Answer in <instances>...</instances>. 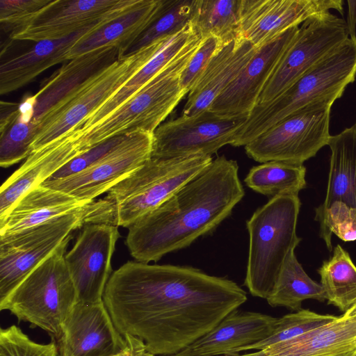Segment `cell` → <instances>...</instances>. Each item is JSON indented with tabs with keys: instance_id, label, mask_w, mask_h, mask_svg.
Instances as JSON below:
<instances>
[{
	"instance_id": "6da1fadb",
	"label": "cell",
	"mask_w": 356,
	"mask_h": 356,
	"mask_svg": "<svg viewBox=\"0 0 356 356\" xmlns=\"http://www.w3.org/2000/svg\"><path fill=\"white\" fill-rule=\"evenodd\" d=\"M234 281L190 266L129 261L112 273L103 301L122 335L154 355L176 354L247 301Z\"/></svg>"
},
{
	"instance_id": "7a4b0ae2",
	"label": "cell",
	"mask_w": 356,
	"mask_h": 356,
	"mask_svg": "<svg viewBox=\"0 0 356 356\" xmlns=\"http://www.w3.org/2000/svg\"><path fill=\"white\" fill-rule=\"evenodd\" d=\"M244 195L237 162L217 157L128 227L125 244L131 256L149 263L189 246L215 229Z\"/></svg>"
},
{
	"instance_id": "3957f363",
	"label": "cell",
	"mask_w": 356,
	"mask_h": 356,
	"mask_svg": "<svg viewBox=\"0 0 356 356\" xmlns=\"http://www.w3.org/2000/svg\"><path fill=\"white\" fill-rule=\"evenodd\" d=\"M213 161L211 156L152 158L83 208V225L129 227L154 209Z\"/></svg>"
},
{
	"instance_id": "277c9868",
	"label": "cell",
	"mask_w": 356,
	"mask_h": 356,
	"mask_svg": "<svg viewBox=\"0 0 356 356\" xmlns=\"http://www.w3.org/2000/svg\"><path fill=\"white\" fill-rule=\"evenodd\" d=\"M356 79V39L340 47L311 68L272 101L257 104L231 145L245 146L282 120L294 114L332 107Z\"/></svg>"
},
{
	"instance_id": "5b68a950",
	"label": "cell",
	"mask_w": 356,
	"mask_h": 356,
	"mask_svg": "<svg viewBox=\"0 0 356 356\" xmlns=\"http://www.w3.org/2000/svg\"><path fill=\"white\" fill-rule=\"evenodd\" d=\"M300 205L298 194L277 195L247 221L249 251L244 286L252 296L267 298L287 256L300 242L296 234Z\"/></svg>"
},
{
	"instance_id": "8992f818",
	"label": "cell",
	"mask_w": 356,
	"mask_h": 356,
	"mask_svg": "<svg viewBox=\"0 0 356 356\" xmlns=\"http://www.w3.org/2000/svg\"><path fill=\"white\" fill-rule=\"evenodd\" d=\"M199 44L174 60L93 127L67 134L85 152L105 140L135 131L154 134L187 94L181 86L180 74Z\"/></svg>"
},
{
	"instance_id": "52a82bcc",
	"label": "cell",
	"mask_w": 356,
	"mask_h": 356,
	"mask_svg": "<svg viewBox=\"0 0 356 356\" xmlns=\"http://www.w3.org/2000/svg\"><path fill=\"white\" fill-rule=\"evenodd\" d=\"M70 234L58 248L5 298L0 309L19 321L47 332L53 340L61 336L63 325L77 302L76 289L65 261Z\"/></svg>"
},
{
	"instance_id": "ba28073f",
	"label": "cell",
	"mask_w": 356,
	"mask_h": 356,
	"mask_svg": "<svg viewBox=\"0 0 356 356\" xmlns=\"http://www.w3.org/2000/svg\"><path fill=\"white\" fill-rule=\"evenodd\" d=\"M169 38L120 56L66 96L40 119L31 152L74 129L130 80Z\"/></svg>"
},
{
	"instance_id": "9c48e42d",
	"label": "cell",
	"mask_w": 356,
	"mask_h": 356,
	"mask_svg": "<svg viewBox=\"0 0 356 356\" xmlns=\"http://www.w3.org/2000/svg\"><path fill=\"white\" fill-rule=\"evenodd\" d=\"M327 193L316 209L320 236L331 251L334 234L345 242L356 240V129H345L332 136Z\"/></svg>"
},
{
	"instance_id": "30bf717a",
	"label": "cell",
	"mask_w": 356,
	"mask_h": 356,
	"mask_svg": "<svg viewBox=\"0 0 356 356\" xmlns=\"http://www.w3.org/2000/svg\"><path fill=\"white\" fill-rule=\"evenodd\" d=\"M348 38L346 22L331 12L304 22L275 67L257 104L278 97Z\"/></svg>"
},
{
	"instance_id": "8fae6325",
	"label": "cell",
	"mask_w": 356,
	"mask_h": 356,
	"mask_svg": "<svg viewBox=\"0 0 356 356\" xmlns=\"http://www.w3.org/2000/svg\"><path fill=\"white\" fill-rule=\"evenodd\" d=\"M83 226V208L42 225L0 236V300Z\"/></svg>"
},
{
	"instance_id": "7c38bea8",
	"label": "cell",
	"mask_w": 356,
	"mask_h": 356,
	"mask_svg": "<svg viewBox=\"0 0 356 356\" xmlns=\"http://www.w3.org/2000/svg\"><path fill=\"white\" fill-rule=\"evenodd\" d=\"M330 107L298 113L277 123L245 146L259 163L276 161L303 165L331 138Z\"/></svg>"
},
{
	"instance_id": "4fadbf2b",
	"label": "cell",
	"mask_w": 356,
	"mask_h": 356,
	"mask_svg": "<svg viewBox=\"0 0 356 356\" xmlns=\"http://www.w3.org/2000/svg\"><path fill=\"white\" fill-rule=\"evenodd\" d=\"M248 115L227 116L209 109L162 123L154 132L152 158L211 156L234 137Z\"/></svg>"
},
{
	"instance_id": "5bb4252c",
	"label": "cell",
	"mask_w": 356,
	"mask_h": 356,
	"mask_svg": "<svg viewBox=\"0 0 356 356\" xmlns=\"http://www.w3.org/2000/svg\"><path fill=\"white\" fill-rule=\"evenodd\" d=\"M154 134L135 131L113 152L72 175L45 180L41 185L92 202L141 166L152 156Z\"/></svg>"
},
{
	"instance_id": "9a60e30c",
	"label": "cell",
	"mask_w": 356,
	"mask_h": 356,
	"mask_svg": "<svg viewBox=\"0 0 356 356\" xmlns=\"http://www.w3.org/2000/svg\"><path fill=\"white\" fill-rule=\"evenodd\" d=\"M120 236L116 226L83 225L74 246L65 254L77 302L103 300L106 285L112 274V256Z\"/></svg>"
},
{
	"instance_id": "2e32d148",
	"label": "cell",
	"mask_w": 356,
	"mask_h": 356,
	"mask_svg": "<svg viewBox=\"0 0 356 356\" xmlns=\"http://www.w3.org/2000/svg\"><path fill=\"white\" fill-rule=\"evenodd\" d=\"M138 0L51 1L25 26L10 34L15 40L39 42L67 37L83 29L106 24Z\"/></svg>"
},
{
	"instance_id": "e0dca14e",
	"label": "cell",
	"mask_w": 356,
	"mask_h": 356,
	"mask_svg": "<svg viewBox=\"0 0 356 356\" xmlns=\"http://www.w3.org/2000/svg\"><path fill=\"white\" fill-rule=\"evenodd\" d=\"M342 0H241L240 36L257 49L306 20L336 10Z\"/></svg>"
},
{
	"instance_id": "ac0fdd59",
	"label": "cell",
	"mask_w": 356,
	"mask_h": 356,
	"mask_svg": "<svg viewBox=\"0 0 356 356\" xmlns=\"http://www.w3.org/2000/svg\"><path fill=\"white\" fill-rule=\"evenodd\" d=\"M57 342L59 356H120L127 348L103 300L76 302Z\"/></svg>"
},
{
	"instance_id": "d6986e66",
	"label": "cell",
	"mask_w": 356,
	"mask_h": 356,
	"mask_svg": "<svg viewBox=\"0 0 356 356\" xmlns=\"http://www.w3.org/2000/svg\"><path fill=\"white\" fill-rule=\"evenodd\" d=\"M294 26L261 47L239 75L213 101L209 111L222 115H248L275 67L297 33Z\"/></svg>"
},
{
	"instance_id": "ffe728a7",
	"label": "cell",
	"mask_w": 356,
	"mask_h": 356,
	"mask_svg": "<svg viewBox=\"0 0 356 356\" xmlns=\"http://www.w3.org/2000/svg\"><path fill=\"white\" fill-rule=\"evenodd\" d=\"M277 319L259 312L235 309L207 334L170 356L238 355L241 348L268 337Z\"/></svg>"
},
{
	"instance_id": "44dd1931",
	"label": "cell",
	"mask_w": 356,
	"mask_h": 356,
	"mask_svg": "<svg viewBox=\"0 0 356 356\" xmlns=\"http://www.w3.org/2000/svg\"><path fill=\"white\" fill-rule=\"evenodd\" d=\"M257 49L241 37L223 44L188 94L182 115H194L209 109L218 95L239 75Z\"/></svg>"
},
{
	"instance_id": "7402d4cb",
	"label": "cell",
	"mask_w": 356,
	"mask_h": 356,
	"mask_svg": "<svg viewBox=\"0 0 356 356\" xmlns=\"http://www.w3.org/2000/svg\"><path fill=\"white\" fill-rule=\"evenodd\" d=\"M122 55L115 47H104L70 60L42 84L39 91L26 97L32 106L33 121L40 119L90 76Z\"/></svg>"
},
{
	"instance_id": "603a6c76",
	"label": "cell",
	"mask_w": 356,
	"mask_h": 356,
	"mask_svg": "<svg viewBox=\"0 0 356 356\" xmlns=\"http://www.w3.org/2000/svg\"><path fill=\"white\" fill-rule=\"evenodd\" d=\"M164 4L165 0H138L131 8L81 38L71 49L70 60L104 47H115L124 56L157 18Z\"/></svg>"
},
{
	"instance_id": "cb8c5ba5",
	"label": "cell",
	"mask_w": 356,
	"mask_h": 356,
	"mask_svg": "<svg viewBox=\"0 0 356 356\" xmlns=\"http://www.w3.org/2000/svg\"><path fill=\"white\" fill-rule=\"evenodd\" d=\"M202 40L201 35L192 24L170 37L159 51L130 80L69 133H81L93 127L174 60L197 46Z\"/></svg>"
},
{
	"instance_id": "d4e9b609",
	"label": "cell",
	"mask_w": 356,
	"mask_h": 356,
	"mask_svg": "<svg viewBox=\"0 0 356 356\" xmlns=\"http://www.w3.org/2000/svg\"><path fill=\"white\" fill-rule=\"evenodd\" d=\"M90 203L40 184L26 192L0 218V236L42 225L81 210Z\"/></svg>"
},
{
	"instance_id": "484cf974",
	"label": "cell",
	"mask_w": 356,
	"mask_h": 356,
	"mask_svg": "<svg viewBox=\"0 0 356 356\" xmlns=\"http://www.w3.org/2000/svg\"><path fill=\"white\" fill-rule=\"evenodd\" d=\"M102 25L83 29L61 39L37 42L28 51L2 63L0 65V94L17 90L47 69L70 60L69 54L73 46L90 31Z\"/></svg>"
},
{
	"instance_id": "4316f807",
	"label": "cell",
	"mask_w": 356,
	"mask_h": 356,
	"mask_svg": "<svg viewBox=\"0 0 356 356\" xmlns=\"http://www.w3.org/2000/svg\"><path fill=\"white\" fill-rule=\"evenodd\" d=\"M356 316L335 321L265 348L268 356H346L356 350Z\"/></svg>"
},
{
	"instance_id": "83f0119b",
	"label": "cell",
	"mask_w": 356,
	"mask_h": 356,
	"mask_svg": "<svg viewBox=\"0 0 356 356\" xmlns=\"http://www.w3.org/2000/svg\"><path fill=\"white\" fill-rule=\"evenodd\" d=\"M294 251H291L287 256L266 300L272 307H284L298 311L301 309L302 302L307 299L324 302L326 298L321 284L308 276Z\"/></svg>"
},
{
	"instance_id": "f1b7e54d",
	"label": "cell",
	"mask_w": 356,
	"mask_h": 356,
	"mask_svg": "<svg viewBox=\"0 0 356 356\" xmlns=\"http://www.w3.org/2000/svg\"><path fill=\"white\" fill-rule=\"evenodd\" d=\"M328 304L345 313L356 301V266L340 245L318 269Z\"/></svg>"
},
{
	"instance_id": "f546056e",
	"label": "cell",
	"mask_w": 356,
	"mask_h": 356,
	"mask_svg": "<svg viewBox=\"0 0 356 356\" xmlns=\"http://www.w3.org/2000/svg\"><path fill=\"white\" fill-rule=\"evenodd\" d=\"M241 0H197L191 24L202 38L227 44L241 37Z\"/></svg>"
},
{
	"instance_id": "4dcf8cb0",
	"label": "cell",
	"mask_w": 356,
	"mask_h": 356,
	"mask_svg": "<svg viewBox=\"0 0 356 356\" xmlns=\"http://www.w3.org/2000/svg\"><path fill=\"white\" fill-rule=\"evenodd\" d=\"M306 168L282 161H268L252 167L244 181L262 195L275 197L298 194L306 187Z\"/></svg>"
},
{
	"instance_id": "1f68e13d",
	"label": "cell",
	"mask_w": 356,
	"mask_h": 356,
	"mask_svg": "<svg viewBox=\"0 0 356 356\" xmlns=\"http://www.w3.org/2000/svg\"><path fill=\"white\" fill-rule=\"evenodd\" d=\"M197 0H165L164 6L151 25L127 50L134 53L159 40L183 30L193 20Z\"/></svg>"
},
{
	"instance_id": "d6a6232c",
	"label": "cell",
	"mask_w": 356,
	"mask_h": 356,
	"mask_svg": "<svg viewBox=\"0 0 356 356\" xmlns=\"http://www.w3.org/2000/svg\"><path fill=\"white\" fill-rule=\"evenodd\" d=\"M40 122L33 121L31 109L23 102L19 114L8 128L0 134V165L8 168L26 159L38 134Z\"/></svg>"
},
{
	"instance_id": "836d02e7",
	"label": "cell",
	"mask_w": 356,
	"mask_h": 356,
	"mask_svg": "<svg viewBox=\"0 0 356 356\" xmlns=\"http://www.w3.org/2000/svg\"><path fill=\"white\" fill-rule=\"evenodd\" d=\"M339 316L320 314L309 309H300L294 313L277 318L273 332L266 339L244 347L241 351L263 350L274 344L282 343L306 332L331 323Z\"/></svg>"
},
{
	"instance_id": "e575fe53",
	"label": "cell",
	"mask_w": 356,
	"mask_h": 356,
	"mask_svg": "<svg viewBox=\"0 0 356 356\" xmlns=\"http://www.w3.org/2000/svg\"><path fill=\"white\" fill-rule=\"evenodd\" d=\"M0 356H59L54 340L47 344L31 340L15 325L0 330Z\"/></svg>"
},
{
	"instance_id": "d590c367",
	"label": "cell",
	"mask_w": 356,
	"mask_h": 356,
	"mask_svg": "<svg viewBox=\"0 0 356 356\" xmlns=\"http://www.w3.org/2000/svg\"><path fill=\"white\" fill-rule=\"evenodd\" d=\"M51 0H1L0 22L11 34L33 20Z\"/></svg>"
},
{
	"instance_id": "8d00e7d4",
	"label": "cell",
	"mask_w": 356,
	"mask_h": 356,
	"mask_svg": "<svg viewBox=\"0 0 356 356\" xmlns=\"http://www.w3.org/2000/svg\"><path fill=\"white\" fill-rule=\"evenodd\" d=\"M224 44L214 36L202 38L180 74V84L187 94L194 88L210 60Z\"/></svg>"
},
{
	"instance_id": "74e56055",
	"label": "cell",
	"mask_w": 356,
	"mask_h": 356,
	"mask_svg": "<svg viewBox=\"0 0 356 356\" xmlns=\"http://www.w3.org/2000/svg\"><path fill=\"white\" fill-rule=\"evenodd\" d=\"M128 135L129 134L118 136L94 146L68 162L47 179H62L83 170L116 149L127 139Z\"/></svg>"
},
{
	"instance_id": "f35d334b",
	"label": "cell",
	"mask_w": 356,
	"mask_h": 356,
	"mask_svg": "<svg viewBox=\"0 0 356 356\" xmlns=\"http://www.w3.org/2000/svg\"><path fill=\"white\" fill-rule=\"evenodd\" d=\"M19 104L1 102L0 105V134L5 131L15 121L19 114Z\"/></svg>"
},
{
	"instance_id": "ab89813d",
	"label": "cell",
	"mask_w": 356,
	"mask_h": 356,
	"mask_svg": "<svg viewBox=\"0 0 356 356\" xmlns=\"http://www.w3.org/2000/svg\"><path fill=\"white\" fill-rule=\"evenodd\" d=\"M123 337L126 341L130 356H154L147 350L145 343L141 339L129 334Z\"/></svg>"
},
{
	"instance_id": "60d3db41",
	"label": "cell",
	"mask_w": 356,
	"mask_h": 356,
	"mask_svg": "<svg viewBox=\"0 0 356 356\" xmlns=\"http://www.w3.org/2000/svg\"><path fill=\"white\" fill-rule=\"evenodd\" d=\"M347 27L349 38L356 39V1H348Z\"/></svg>"
},
{
	"instance_id": "b9f144b4",
	"label": "cell",
	"mask_w": 356,
	"mask_h": 356,
	"mask_svg": "<svg viewBox=\"0 0 356 356\" xmlns=\"http://www.w3.org/2000/svg\"><path fill=\"white\" fill-rule=\"evenodd\" d=\"M230 356H268L266 350L264 349L263 350H258L255 352L247 353L244 355H230Z\"/></svg>"
},
{
	"instance_id": "7bdbcfd3",
	"label": "cell",
	"mask_w": 356,
	"mask_h": 356,
	"mask_svg": "<svg viewBox=\"0 0 356 356\" xmlns=\"http://www.w3.org/2000/svg\"><path fill=\"white\" fill-rule=\"evenodd\" d=\"M343 315L346 317L356 316V301L347 312L343 313Z\"/></svg>"
},
{
	"instance_id": "ee69618b",
	"label": "cell",
	"mask_w": 356,
	"mask_h": 356,
	"mask_svg": "<svg viewBox=\"0 0 356 356\" xmlns=\"http://www.w3.org/2000/svg\"><path fill=\"white\" fill-rule=\"evenodd\" d=\"M120 356H130V354H129V349L128 348H127L126 350H124L120 355Z\"/></svg>"
},
{
	"instance_id": "f6af8a7d",
	"label": "cell",
	"mask_w": 356,
	"mask_h": 356,
	"mask_svg": "<svg viewBox=\"0 0 356 356\" xmlns=\"http://www.w3.org/2000/svg\"><path fill=\"white\" fill-rule=\"evenodd\" d=\"M346 356H356V350L353 351V352H351V353H348Z\"/></svg>"
},
{
	"instance_id": "bcb514c9",
	"label": "cell",
	"mask_w": 356,
	"mask_h": 356,
	"mask_svg": "<svg viewBox=\"0 0 356 356\" xmlns=\"http://www.w3.org/2000/svg\"><path fill=\"white\" fill-rule=\"evenodd\" d=\"M353 127H354L356 129V121H355V124L353 125Z\"/></svg>"
}]
</instances>
